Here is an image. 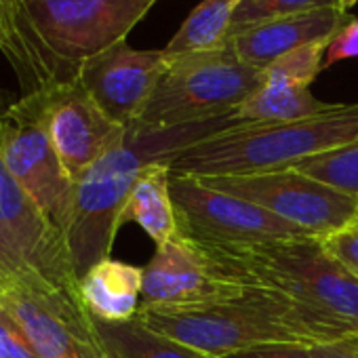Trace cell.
Returning a JSON list of instances; mask_svg holds the SVG:
<instances>
[{
    "instance_id": "4dcf8cb0",
    "label": "cell",
    "mask_w": 358,
    "mask_h": 358,
    "mask_svg": "<svg viewBox=\"0 0 358 358\" xmlns=\"http://www.w3.org/2000/svg\"><path fill=\"white\" fill-rule=\"evenodd\" d=\"M356 3L358 0H335V5H337V9H341V11H350L352 7H356Z\"/></svg>"
},
{
    "instance_id": "2e32d148",
    "label": "cell",
    "mask_w": 358,
    "mask_h": 358,
    "mask_svg": "<svg viewBox=\"0 0 358 358\" xmlns=\"http://www.w3.org/2000/svg\"><path fill=\"white\" fill-rule=\"evenodd\" d=\"M0 55L13 68L24 95L62 85L53 62L30 26L24 0H0Z\"/></svg>"
},
{
    "instance_id": "83f0119b",
    "label": "cell",
    "mask_w": 358,
    "mask_h": 358,
    "mask_svg": "<svg viewBox=\"0 0 358 358\" xmlns=\"http://www.w3.org/2000/svg\"><path fill=\"white\" fill-rule=\"evenodd\" d=\"M352 57H358V20H350L329 43L324 53V68Z\"/></svg>"
},
{
    "instance_id": "44dd1931",
    "label": "cell",
    "mask_w": 358,
    "mask_h": 358,
    "mask_svg": "<svg viewBox=\"0 0 358 358\" xmlns=\"http://www.w3.org/2000/svg\"><path fill=\"white\" fill-rule=\"evenodd\" d=\"M241 3L243 0H203L162 49L166 59L224 49Z\"/></svg>"
},
{
    "instance_id": "52a82bcc",
    "label": "cell",
    "mask_w": 358,
    "mask_h": 358,
    "mask_svg": "<svg viewBox=\"0 0 358 358\" xmlns=\"http://www.w3.org/2000/svg\"><path fill=\"white\" fill-rule=\"evenodd\" d=\"M47 91L22 95L11 103L0 135V156L20 190L30 199L47 226L66 243L76 184L66 173L47 131Z\"/></svg>"
},
{
    "instance_id": "7c38bea8",
    "label": "cell",
    "mask_w": 358,
    "mask_h": 358,
    "mask_svg": "<svg viewBox=\"0 0 358 358\" xmlns=\"http://www.w3.org/2000/svg\"><path fill=\"white\" fill-rule=\"evenodd\" d=\"M45 120L51 143L74 184L124 137L127 129L106 116L78 78L45 93Z\"/></svg>"
},
{
    "instance_id": "4316f807",
    "label": "cell",
    "mask_w": 358,
    "mask_h": 358,
    "mask_svg": "<svg viewBox=\"0 0 358 358\" xmlns=\"http://www.w3.org/2000/svg\"><path fill=\"white\" fill-rule=\"evenodd\" d=\"M0 358H38L3 303H0Z\"/></svg>"
},
{
    "instance_id": "4fadbf2b",
    "label": "cell",
    "mask_w": 358,
    "mask_h": 358,
    "mask_svg": "<svg viewBox=\"0 0 358 358\" xmlns=\"http://www.w3.org/2000/svg\"><path fill=\"white\" fill-rule=\"evenodd\" d=\"M164 66V51H137L122 41L87 59L78 83L106 116L129 127L141 116Z\"/></svg>"
},
{
    "instance_id": "7402d4cb",
    "label": "cell",
    "mask_w": 358,
    "mask_h": 358,
    "mask_svg": "<svg viewBox=\"0 0 358 358\" xmlns=\"http://www.w3.org/2000/svg\"><path fill=\"white\" fill-rule=\"evenodd\" d=\"M289 169L301 171L318 182H324L350 194L358 203V141L312 158H303Z\"/></svg>"
},
{
    "instance_id": "8fae6325",
    "label": "cell",
    "mask_w": 358,
    "mask_h": 358,
    "mask_svg": "<svg viewBox=\"0 0 358 358\" xmlns=\"http://www.w3.org/2000/svg\"><path fill=\"white\" fill-rule=\"evenodd\" d=\"M245 285L228 276L196 243L175 234L143 268L139 310H196L241 297Z\"/></svg>"
},
{
    "instance_id": "cb8c5ba5",
    "label": "cell",
    "mask_w": 358,
    "mask_h": 358,
    "mask_svg": "<svg viewBox=\"0 0 358 358\" xmlns=\"http://www.w3.org/2000/svg\"><path fill=\"white\" fill-rule=\"evenodd\" d=\"M331 7H337L335 0H243L232 17L230 36L245 28H251L270 20L308 13L316 9H331Z\"/></svg>"
},
{
    "instance_id": "d6986e66",
    "label": "cell",
    "mask_w": 358,
    "mask_h": 358,
    "mask_svg": "<svg viewBox=\"0 0 358 358\" xmlns=\"http://www.w3.org/2000/svg\"><path fill=\"white\" fill-rule=\"evenodd\" d=\"M93 320L108 358H213L150 329L137 316L124 322H106L95 316Z\"/></svg>"
},
{
    "instance_id": "484cf974",
    "label": "cell",
    "mask_w": 358,
    "mask_h": 358,
    "mask_svg": "<svg viewBox=\"0 0 358 358\" xmlns=\"http://www.w3.org/2000/svg\"><path fill=\"white\" fill-rule=\"evenodd\" d=\"M324 249L350 272L358 278V220H354L350 226L320 236Z\"/></svg>"
},
{
    "instance_id": "f1b7e54d",
    "label": "cell",
    "mask_w": 358,
    "mask_h": 358,
    "mask_svg": "<svg viewBox=\"0 0 358 358\" xmlns=\"http://www.w3.org/2000/svg\"><path fill=\"white\" fill-rule=\"evenodd\" d=\"M222 358H314V354L310 345L301 343H264L226 354Z\"/></svg>"
},
{
    "instance_id": "5bb4252c",
    "label": "cell",
    "mask_w": 358,
    "mask_h": 358,
    "mask_svg": "<svg viewBox=\"0 0 358 358\" xmlns=\"http://www.w3.org/2000/svg\"><path fill=\"white\" fill-rule=\"evenodd\" d=\"M13 99L5 89H0V135ZM0 224L24 249L30 264L55 287L66 291H78L66 243L47 226L41 213L34 209L30 199L20 190L15 179L7 171L0 156Z\"/></svg>"
},
{
    "instance_id": "ffe728a7",
    "label": "cell",
    "mask_w": 358,
    "mask_h": 358,
    "mask_svg": "<svg viewBox=\"0 0 358 358\" xmlns=\"http://www.w3.org/2000/svg\"><path fill=\"white\" fill-rule=\"evenodd\" d=\"M335 103L316 99L310 87H289L262 83L232 114L236 122L264 124V122H289L301 120L331 110Z\"/></svg>"
},
{
    "instance_id": "d4e9b609",
    "label": "cell",
    "mask_w": 358,
    "mask_h": 358,
    "mask_svg": "<svg viewBox=\"0 0 358 358\" xmlns=\"http://www.w3.org/2000/svg\"><path fill=\"white\" fill-rule=\"evenodd\" d=\"M47 280L26 257L13 234L0 224V293L22 282Z\"/></svg>"
},
{
    "instance_id": "7a4b0ae2",
    "label": "cell",
    "mask_w": 358,
    "mask_h": 358,
    "mask_svg": "<svg viewBox=\"0 0 358 358\" xmlns=\"http://www.w3.org/2000/svg\"><path fill=\"white\" fill-rule=\"evenodd\" d=\"M150 329L213 358L264 343L316 345L358 331L276 291L247 287L241 297L196 310H139Z\"/></svg>"
},
{
    "instance_id": "ac0fdd59",
    "label": "cell",
    "mask_w": 358,
    "mask_h": 358,
    "mask_svg": "<svg viewBox=\"0 0 358 358\" xmlns=\"http://www.w3.org/2000/svg\"><path fill=\"white\" fill-rule=\"evenodd\" d=\"M120 222L137 224L156 247L179 232L177 213L171 199V169L166 162H156L143 169L129 194Z\"/></svg>"
},
{
    "instance_id": "9a60e30c",
    "label": "cell",
    "mask_w": 358,
    "mask_h": 358,
    "mask_svg": "<svg viewBox=\"0 0 358 358\" xmlns=\"http://www.w3.org/2000/svg\"><path fill=\"white\" fill-rule=\"evenodd\" d=\"M350 20L352 17L337 7L278 17L232 34L228 47L243 64L264 72L272 62L293 49L314 43H331Z\"/></svg>"
},
{
    "instance_id": "5b68a950",
    "label": "cell",
    "mask_w": 358,
    "mask_h": 358,
    "mask_svg": "<svg viewBox=\"0 0 358 358\" xmlns=\"http://www.w3.org/2000/svg\"><path fill=\"white\" fill-rule=\"evenodd\" d=\"M262 83V70L243 64L228 45L171 57L137 122L173 129L226 118Z\"/></svg>"
},
{
    "instance_id": "603a6c76",
    "label": "cell",
    "mask_w": 358,
    "mask_h": 358,
    "mask_svg": "<svg viewBox=\"0 0 358 358\" xmlns=\"http://www.w3.org/2000/svg\"><path fill=\"white\" fill-rule=\"evenodd\" d=\"M329 43H314L289 51L287 55L272 62L264 72V83L289 85V87H310L312 80L324 70V53Z\"/></svg>"
},
{
    "instance_id": "8992f818",
    "label": "cell",
    "mask_w": 358,
    "mask_h": 358,
    "mask_svg": "<svg viewBox=\"0 0 358 358\" xmlns=\"http://www.w3.org/2000/svg\"><path fill=\"white\" fill-rule=\"evenodd\" d=\"M158 0H24L30 26L59 80L78 78L93 55L127 41Z\"/></svg>"
},
{
    "instance_id": "6da1fadb",
    "label": "cell",
    "mask_w": 358,
    "mask_h": 358,
    "mask_svg": "<svg viewBox=\"0 0 358 358\" xmlns=\"http://www.w3.org/2000/svg\"><path fill=\"white\" fill-rule=\"evenodd\" d=\"M241 124L234 116L158 129L133 122L124 129V137L108 150L80 179L74 188V207L66 247L76 280H80L95 264L112 253V245L120 217L143 169L156 162H171L179 152L192 143L226 129Z\"/></svg>"
},
{
    "instance_id": "ba28073f",
    "label": "cell",
    "mask_w": 358,
    "mask_h": 358,
    "mask_svg": "<svg viewBox=\"0 0 358 358\" xmlns=\"http://www.w3.org/2000/svg\"><path fill=\"white\" fill-rule=\"evenodd\" d=\"M177 230L201 247L262 245L316 236L259 205L207 188L196 177L171 173Z\"/></svg>"
},
{
    "instance_id": "f546056e",
    "label": "cell",
    "mask_w": 358,
    "mask_h": 358,
    "mask_svg": "<svg viewBox=\"0 0 358 358\" xmlns=\"http://www.w3.org/2000/svg\"><path fill=\"white\" fill-rule=\"evenodd\" d=\"M314 358H358V335L310 345Z\"/></svg>"
},
{
    "instance_id": "30bf717a",
    "label": "cell",
    "mask_w": 358,
    "mask_h": 358,
    "mask_svg": "<svg viewBox=\"0 0 358 358\" xmlns=\"http://www.w3.org/2000/svg\"><path fill=\"white\" fill-rule=\"evenodd\" d=\"M0 303L38 358H108L78 291L49 280L22 282L0 293Z\"/></svg>"
},
{
    "instance_id": "e0dca14e",
    "label": "cell",
    "mask_w": 358,
    "mask_h": 358,
    "mask_svg": "<svg viewBox=\"0 0 358 358\" xmlns=\"http://www.w3.org/2000/svg\"><path fill=\"white\" fill-rule=\"evenodd\" d=\"M143 289V268L103 259L95 264L80 280L78 293L91 316L106 322H124L139 314Z\"/></svg>"
},
{
    "instance_id": "9c48e42d",
    "label": "cell",
    "mask_w": 358,
    "mask_h": 358,
    "mask_svg": "<svg viewBox=\"0 0 358 358\" xmlns=\"http://www.w3.org/2000/svg\"><path fill=\"white\" fill-rule=\"evenodd\" d=\"M196 179L207 188L259 205L316 236L333 234L358 220V203L350 194L295 169Z\"/></svg>"
},
{
    "instance_id": "3957f363",
    "label": "cell",
    "mask_w": 358,
    "mask_h": 358,
    "mask_svg": "<svg viewBox=\"0 0 358 358\" xmlns=\"http://www.w3.org/2000/svg\"><path fill=\"white\" fill-rule=\"evenodd\" d=\"M358 141V103L289 122L232 124L179 152L173 175L220 177L289 169L291 164Z\"/></svg>"
},
{
    "instance_id": "277c9868",
    "label": "cell",
    "mask_w": 358,
    "mask_h": 358,
    "mask_svg": "<svg viewBox=\"0 0 358 358\" xmlns=\"http://www.w3.org/2000/svg\"><path fill=\"white\" fill-rule=\"evenodd\" d=\"M203 249L236 282L276 291L358 331V278L324 249L320 236Z\"/></svg>"
}]
</instances>
